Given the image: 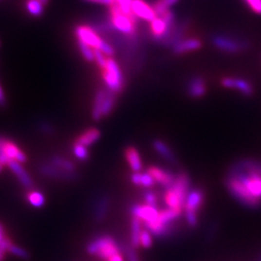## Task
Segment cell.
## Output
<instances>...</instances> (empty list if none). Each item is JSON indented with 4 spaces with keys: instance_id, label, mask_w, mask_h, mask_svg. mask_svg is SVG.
<instances>
[{
    "instance_id": "7a4b0ae2",
    "label": "cell",
    "mask_w": 261,
    "mask_h": 261,
    "mask_svg": "<svg viewBox=\"0 0 261 261\" xmlns=\"http://www.w3.org/2000/svg\"><path fill=\"white\" fill-rule=\"evenodd\" d=\"M189 193L190 178L186 173H179L176 175L174 183L166 189L164 199L168 208L183 211Z\"/></svg>"
},
{
    "instance_id": "d6986e66",
    "label": "cell",
    "mask_w": 261,
    "mask_h": 261,
    "mask_svg": "<svg viewBox=\"0 0 261 261\" xmlns=\"http://www.w3.org/2000/svg\"><path fill=\"white\" fill-rule=\"evenodd\" d=\"M188 93L192 98H201L206 93V84L202 77L195 76L188 84Z\"/></svg>"
},
{
    "instance_id": "4fadbf2b",
    "label": "cell",
    "mask_w": 261,
    "mask_h": 261,
    "mask_svg": "<svg viewBox=\"0 0 261 261\" xmlns=\"http://www.w3.org/2000/svg\"><path fill=\"white\" fill-rule=\"evenodd\" d=\"M9 169L14 173L16 178L19 180V182L27 190H32L34 187V182L29 175V173L26 171V169L22 167L20 163H18L16 161H9L7 166Z\"/></svg>"
},
{
    "instance_id": "277c9868",
    "label": "cell",
    "mask_w": 261,
    "mask_h": 261,
    "mask_svg": "<svg viewBox=\"0 0 261 261\" xmlns=\"http://www.w3.org/2000/svg\"><path fill=\"white\" fill-rule=\"evenodd\" d=\"M110 19L112 26L118 32L130 37L135 34L137 19L122 13L114 3L110 7Z\"/></svg>"
},
{
    "instance_id": "f6af8a7d",
    "label": "cell",
    "mask_w": 261,
    "mask_h": 261,
    "mask_svg": "<svg viewBox=\"0 0 261 261\" xmlns=\"http://www.w3.org/2000/svg\"><path fill=\"white\" fill-rule=\"evenodd\" d=\"M109 261H124V260H123L122 254H117V255L113 256L112 259H110Z\"/></svg>"
},
{
    "instance_id": "681fc988",
    "label": "cell",
    "mask_w": 261,
    "mask_h": 261,
    "mask_svg": "<svg viewBox=\"0 0 261 261\" xmlns=\"http://www.w3.org/2000/svg\"></svg>"
},
{
    "instance_id": "7402d4cb",
    "label": "cell",
    "mask_w": 261,
    "mask_h": 261,
    "mask_svg": "<svg viewBox=\"0 0 261 261\" xmlns=\"http://www.w3.org/2000/svg\"><path fill=\"white\" fill-rule=\"evenodd\" d=\"M106 96H107V89L98 90L96 97H95L93 109H92V117L95 121H100L103 117L102 108H103V103L105 101Z\"/></svg>"
},
{
    "instance_id": "8d00e7d4",
    "label": "cell",
    "mask_w": 261,
    "mask_h": 261,
    "mask_svg": "<svg viewBox=\"0 0 261 261\" xmlns=\"http://www.w3.org/2000/svg\"><path fill=\"white\" fill-rule=\"evenodd\" d=\"M94 57H95L94 61L101 69H104L105 66L107 65V61L109 57L105 54H103L101 51L94 50Z\"/></svg>"
},
{
    "instance_id": "60d3db41",
    "label": "cell",
    "mask_w": 261,
    "mask_h": 261,
    "mask_svg": "<svg viewBox=\"0 0 261 261\" xmlns=\"http://www.w3.org/2000/svg\"><path fill=\"white\" fill-rule=\"evenodd\" d=\"M85 2L89 3H95V4H101V5H106V6H112L113 4V0H83Z\"/></svg>"
},
{
    "instance_id": "83f0119b",
    "label": "cell",
    "mask_w": 261,
    "mask_h": 261,
    "mask_svg": "<svg viewBox=\"0 0 261 261\" xmlns=\"http://www.w3.org/2000/svg\"><path fill=\"white\" fill-rule=\"evenodd\" d=\"M109 205H110V199L108 196H104L102 199L99 200L98 205L96 207L95 210V220L98 222H102L105 217L106 214L108 212L109 209Z\"/></svg>"
},
{
    "instance_id": "484cf974",
    "label": "cell",
    "mask_w": 261,
    "mask_h": 261,
    "mask_svg": "<svg viewBox=\"0 0 261 261\" xmlns=\"http://www.w3.org/2000/svg\"><path fill=\"white\" fill-rule=\"evenodd\" d=\"M26 199L30 205H32L35 208H41L46 203V197L45 196L36 190H28V193L26 195Z\"/></svg>"
},
{
    "instance_id": "4316f807",
    "label": "cell",
    "mask_w": 261,
    "mask_h": 261,
    "mask_svg": "<svg viewBox=\"0 0 261 261\" xmlns=\"http://www.w3.org/2000/svg\"><path fill=\"white\" fill-rule=\"evenodd\" d=\"M25 8L31 16L36 18L43 16L45 11V6L39 0H26Z\"/></svg>"
},
{
    "instance_id": "1f68e13d",
    "label": "cell",
    "mask_w": 261,
    "mask_h": 261,
    "mask_svg": "<svg viewBox=\"0 0 261 261\" xmlns=\"http://www.w3.org/2000/svg\"><path fill=\"white\" fill-rule=\"evenodd\" d=\"M77 46H78V49H79V52H80L81 56H83V58L86 61H89V62L94 61V59H95V57H94V50L91 47H89V46H87V45H85V44H83V43H81L79 41H77Z\"/></svg>"
},
{
    "instance_id": "836d02e7",
    "label": "cell",
    "mask_w": 261,
    "mask_h": 261,
    "mask_svg": "<svg viewBox=\"0 0 261 261\" xmlns=\"http://www.w3.org/2000/svg\"><path fill=\"white\" fill-rule=\"evenodd\" d=\"M152 243H153V235L147 229H143L140 234L139 245L145 249H149L152 246Z\"/></svg>"
},
{
    "instance_id": "b9f144b4",
    "label": "cell",
    "mask_w": 261,
    "mask_h": 261,
    "mask_svg": "<svg viewBox=\"0 0 261 261\" xmlns=\"http://www.w3.org/2000/svg\"><path fill=\"white\" fill-rule=\"evenodd\" d=\"M39 128H40V130H42L44 133H48L49 134V133H52L53 132V127L49 123L43 122V123L40 124Z\"/></svg>"
},
{
    "instance_id": "3957f363",
    "label": "cell",
    "mask_w": 261,
    "mask_h": 261,
    "mask_svg": "<svg viewBox=\"0 0 261 261\" xmlns=\"http://www.w3.org/2000/svg\"><path fill=\"white\" fill-rule=\"evenodd\" d=\"M75 35L77 41L91 47L93 50L101 51L108 57H112L114 55L112 46L103 40L101 36L95 31V29L90 26L77 25L75 28Z\"/></svg>"
},
{
    "instance_id": "e0dca14e",
    "label": "cell",
    "mask_w": 261,
    "mask_h": 261,
    "mask_svg": "<svg viewBox=\"0 0 261 261\" xmlns=\"http://www.w3.org/2000/svg\"><path fill=\"white\" fill-rule=\"evenodd\" d=\"M114 241L115 240L110 235L98 236L87 244L86 252L91 256H97L104 248H106L108 245L112 244Z\"/></svg>"
},
{
    "instance_id": "c3c4849f",
    "label": "cell",
    "mask_w": 261,
    "mask_h": 261,
    "mask_svg": "<svg viewBox=\"0 0 261 261\" xmlns=\"http://www.w3.org/2000/svg\"><path fill=\"white\" fill-rule=\"evenodd\" d=\"M4 167H6V166H4L3 164H1L0 163V173L3 171V169H4Z\"/></svg>"
},
{
    "instance_id": "ab89813d",
    "label": "cell",
    "mask_w": 261,
    "mask_h": 261,
    "mask_svg": "<svg viewBox=\"0 0 261 261\" xmlns=\"http://www.w3.org/2000/svg\"><path fill=\"white\" fill-rule=\"evenodd\" d=\"M12 240L7 237L2 243H0V261H4V257H5V254L7 253V248H8V245L10 244Z\"/></svg>"
},
{
    "instance_id": "ffe728a7",
    "label": "cell",
    "mask_w": 261,
    "mask_h": 261,
    "mask_svg": "<svg viewBox=\"0 0 261 261\" xmlns=\"http://www.w3.org/2000/svg\"><path fill=\"white\" fill-rule=\"evenodd\" d=\"M125 158L133 172H140L142 169V162L137 149L133 146H129L125 149Z\"/></svg>"
},
{
    "instance_id": "4dcf8cb0",
    "label": "cell",
    "mask_w": 261,
    "mask_h": 261,
    "mask_svg": "<svg viewBox=\"0 0 261 261\" xmlns=\"http://www.w3.org/2000/svg\"><path fill=\"white\" fill-rule=\"evenodd\" d=\"M178 2V0H157L154 5L153 8L155 10V12L157 13V15H162L168 11H169L170 7H172L173 5H175Z\"/></svg>"
},
{
    "instance_id": "f1b7e54d",
    "label": "cell",
    "mask_w": 261,
    "mask_h": 261,
    "mask_svg": "<svg viewBox=\"0 0 261 261\" xmlns=\"http://www.w3.org/2000/svg\"><path fill=\"white\" fill-rule=\"evenodd\" d=\"M114 105H115V93L107 89V96L105 98V101L103 103V108H102L103 117L108 116L112 112Z\"/></svg>"
},
{
    "instance_id": "603a6c76",
    "label": "cell",
    "mask_w": 261,
    "mask_h": 261,
    "mask_svg": "<svg viewBox=\"0 0 261 261\" xmlns=\"http://www.w3.org/2000/svg\"><path fill=\"white\" fill-rule=\"evenodd\" d=\"M142 224H143L139 219L132 217L131 223H130V246L134 249L140 246L139 238L142 232Z\"/></svg>"
},
{
    "instance_id": "bcb514c9",
    "label": "cell",
    "mask_w": 261,
    "mask_h": 261,
    "mask_svg": "<svg viewBox=\"0 0 261 261\" xmlns=\"http://www.w3.org/2000/svg\"><path fill=\"white\" fill-rule=\"evenodd\" d=\"M6 140V138L5 137H3V136H0V150L2 149V146H3V143H4V141Z\"/></svg>"
},
{
    "instance_id": "5b68a950",
    "label": "cell",
    "mask_w": 261,
    "mask_h": 261,
    "mask_svg": "<svg viewBox=\"0 0 261 261\" xmlns=\"http://www.w3.org/2000/svg\"><path fill=\"white\" fill-rule=\"evenodd\" d=\"M174 13L168 11L162 15L157 16L150 22V30L153 38L157 41H166L170 37L172 27L174 26Z\"/></svg>"
},
{
    "instance_id": "7c38bea8",
    "label": "cell",
    "mask_w": 261,
    "mask_h": 261,
    "mask_svg": "<svg viewBox=\"0 0 261 261\" xmlns=\"http://www.w3.org/2000/svg\"><path fill=\"white\" fill-rule=\"evenodd\" d=\"M131 12L136 19L148 22H151L158 16L153 6L148 4L145 0H132Z\"/></svg>"
},
{
    "instance_id": "e575fe53",
    "label": "cell",
    "mask_w": 261,
    "mask_h": 261,
    "mask_svg": "<svg viewBox=\"0 0 261 261\" xmlns=\"http://www.w3.org/2000/svg\"><path fill=\"white\" fill-rule=\"evenodd\" d=\"M131 1L132 0H113V3L121 10L122 13L128 16H133L131 12Z\"/></svg>"
},
{
    "instance_id": "52a82bcc",
    "label": "cell",
    "mask_w": 261,
    "mask_h": 261,
    "mask_svg": "<svg viewBox=\"0 0 261 261\" xmlns=\"http://www.w3.org/2000/svg\"><path fill=\"white\" fill-rule=\"evenodd\" d=\"M204 201V194L200 189H195L190 191L187 196L184 211L187 224L191 227H196L198 223V210L202 206Z\"/></svg>"
},
{
    "instance_id": "8992f818",
    "label": "cell",
    "mask_w": 261,
    "mask_h": 261,
    "mask_svg": "<svg viewBox=\"0 0 261 261\" xmlns=\"http://www.w3.org/2000/svg\"><path fill=\"white\" fill-rule=\"evenodd\" d=\"M102 75L107 89L115 94L122 91L124 83L123 75L118 63L112 57L108 58L107 65L105 66L104 69H102Z\"/></svg>"
},
{
    "instance_id": "ac0fdd59",
    "label": "cell",
    "mask_w": 261,
    "mask_h": 261,
    "mask_svg": "<svg viewBox=\"0 0 261 261\" xmlns=\"http://www.w3.org/2000/svg\"><path fill=\"white\" fill-rule=\"evenodd\" d=\"M101 137V131L96 128H90L88 130H84L75 140V143L83 145L85 147L93 145L97 142Z\"/></svg>"
},
{
    "instance_id": "ba28073f",
    "label": "cell",
    "mask_w": 261,
    "mask_h": 261,
    "mask_svg": "<svg viewBox=\"0 0 261 261\" xmlns=\"http://www.w3.org/2000/svg\"><path fill=\"white\" fill-rule=\"evenodd\" d=\"M212 44L220 51L228 54H236L248 48L249 44L245 41L237 40L224 35H214Z\"/></svg>"
},
{
    "instance_id": "cb8c5ba5",
    "label": "cell",
    "mask_w": 261,
    "mask_h": 261,
    "mask_svg": "<svg viewBox=\"0 0 261 261\" xmlns=\"http://www.w3.org/2000/svg\"><path fill=\"white\" fill-rule=\"evenodd\" d=\"M130 180L135 186H141L146 189L151 188L155 184L154 178L148 172H133V174L130 176Z\"/></svg>"
},
{
    "instance_id": "8fae6325",
    "label": "cell",
    "mask_w": 261,
    "mask_h": 261,
    "mask_svg": "<svg viewBox=\"0 0 261 261\" xmlns=\"http://www.w3.org/2000/svg\"><path fill=\"white\" fill-rule=\"evenodd\" d=\"M222 85L228 89L237 90L238 92L247 97H250L254 94L253 84L249 80L244 78L226 76L222 79Z\"/></svg>"
},
{
    "instance_id": "7bdbcfd3",
    "label": "cell",
    "mask_w": 261,
    "mask_h": 261,
    "mask_svg": "<svg viewBox=\"0 0 261 261\" xmlns=\"http://www.w3.org/2000/svg\"><path fill=\"white\" fill-rule=\"evenodd\" d=\"M6 105V98H5V94L4 91L0 85V107H4Z\"/></svg>"
},
{
    "instance_id": "f35d334b",
    "label": "cell",
    "mask_w": 261,
    "mask_h": 261,
    "mask_svg": "<svg viewBox=\"0 0 261 261\" xmlns=\"http://www.w3.org/2000/svg\"><path fill=\"white\" fill-rule=\"evenodd\" d=\"M245 2L255 13L261 15V0H245Z\"/></svg>"
},
{
    "instance_id": "d590c367",
    "label": "cell",
    "mask_w": 261,
    "mask_h": 261,
    "mask_svg": "<svg viewBox=\"0 0 261 261\" xmlns=\"http://www.w3.org/2000/svg\"><path fill=\"white\" fill-rule=\"evenodd\" d=\"M122 253L126 254L128 261H140L139 258L135 252V249L132 248L130 245H121Z\"/></svg>"
},
{
    "instance_id": "2e32d148",
    "label": "cell",
    "mask_w": 261,
    "mask_h": 261,
    "mask_svg": "<svg viewBox=\"0 0 261 261\" xmlns=\"http://www.w3.org/2000/svg\"><path fill=\"white\" fill-rule=\"evenodd\" d=\"M202 43L199 39L196 38H190V39H184L177 42L173 47L172 51L175 55L181 56L190 52L197 51L201 48Z\"/></svg>"
},
{
    "instance_id": "44dd1931",
    "label": "cell",
    "mask_w": 261,
    "mask_h": 261,
    "mask_svg": "<svg viewBox=\"0 0 261 261\" xmlns=\"http://www.w3.org/2000/svg\"><path fill=\"white\" fill-rule=\"evenodd\" d=\"M153 147L157 151V153L162 158L167 160L168 162H169L171 164H174L176 162V159H175V156H174L172 150L164 141H162L160 139L154 140L153 141Z\"/></svg>"
},
{
    "instance_id": "ee69618b",
    "label": "cell",
    "mask_w": 261,
    "mask_h": 261,
    "mask_svg": "<svg viewBox=\"0 0 261 261\" xmlns=\"http://www.w3.org/2000/svg\"><path fill=\"white\" fill-rule=\"evenodd\" d=\"M6 238H7V236L5 233V228H4L3 224L0 223V243H2Z\"/></svg>"
},
{
    "instance_id": "74e56055",
    "label": "cell",
    "mask_w": 261,
    "mask_h": 261,
    "mask_svg": "<svg viewBox=\"0 0 261 261\" xmlns=\"http://www.w3.org/2000/svg\"><path fill=\"white\" fill-rule=\"evenodd\" d=\"M144 200H145V204H148V205L157 207L158 197H157V196L153 192H151V191L145 192L144 193Z\"/></svg>"
},
{
    "instance_id": "7dc6e473",
    "label": "cell",
    "mask_w": 261,
    "mask_h": 261,
    "mask_svg": "<svg viewBox=\"0 0 261 261\" xmlns=\"http://www.w3.org/2000/svg\"><path fill=\"white\" fill-rule=\"evenodd\" d=\"M39 1H41V3H42L44 6H47V5L50 3L51 0H39Z\"/></svg>"
},
{
    "instance_id": "d4e9b609",
    "label": "cell",
    "mask_w": 261,
    "mask_h": 261,
    "mask_svg": "<svg viewBox=\"0 0 261 261\" xmlns=\"http://www.w3.org/2000/svg\"><path fill=\"white\" fill-rule=\"evenodd\" d=\"M49 163H51L55 167L64 170L66 172L75 173V167L74 163L68 159L61 157V156H53L50 159Z\"/></svg>"
},
{
    "instance_id": "5bb4252c",
    "label": "cell",
    "mask_w": 261,
    "mask_h": 261,
    "mask_svg": "<svg viewBox=\"0 0 261 261\" xmlns=\"http://www.w3.org/2000/svg\"><path fill=\"white\" fill-rule=\"evenodd\" d=\"M147 172L154 178L155 182L159 183L166 189L169 188L174 183L176 177V175H174L172 172L157 167H150Z\"/></svg>"
},
{
    "instance_id": "30bf717a",
    "label": "cell",
    "mask_w": 261,
    "mask_h": 261,
    "mask_svg": "<svg viewBox=\"0 0 261 261\" xmlns=\"http://www.w3.org/2000/svg\"><path fill=\"white\" fill-rule=\"evenodd\" d=\"M39 172L42 176L61 181H73L75 180V173H69L64 170L55 167L51 163H43L39 167Z\"/></svg>"
},
{
    "instance_id": "9a60e30c",
    "label": "cell",
    "mask_w": 261,
    "mask_h": 261,
    "mask_svg": "<svg viewBox=\"0 0 261 261\" xmlns=\"http://www.w3.org/2000/svg\"><path fill=\"white\" fill-rule=\"evenodd\" d=\"M2 150L5 155L12 161H16L20 164H24L27 162V156L25 155V153L12 140L6 138L3 143Z\"/></svg>"
},
{
    "instance_id": "6da1fadb",
    "label": "cell",
    "mask_w": 261,
    "mask_h": 261,
    "mask_svg": "<svg viewBox=\"0 0 261 261\" xmlns=\"http://www.w3.org/2000/svg\"><path fill=\"white\" fill-rule=\"evenodd\" d=\"M226 187L241 204L255 209L261 205V162L242 160L230 169Z\"/></svg>"
},
{
    "instance_id": "d6a6232c",
    "label": "cell",
    "mask_w": 261,
    "mask_h": 261,
    "mask_svg": "<svg viewBox=\"0 0 261 261\" xmlns=\"http://www.w3.org/2000/svg\"><path fill=\"white\" fill-rule=\"evenodd\" d=\"M73 153H74L75 157L80 161H86L89 158V153L87 151V147L80 145V144H77V143H74Z\"/></svg>"
},
{
    "instance_id": "f546056e",
    "label": "cell",
    "mask_w": 261,
    "mask_h": 261,
    "mask_svg": "<svg viewBox=\"0 0 261 261\" xmlns=\"http://www.w3.org/2000/svg\"><path fill=\"white\" fill-rule=\"evenodd\" d=\"M7 253H10L13 256H15L16 258H19V259L23 260V261H28L30 259V255H29V253L26 250H24L23 248L16 245L12 241L8 245Z\"/></svg>"
},
{
    "instance_id": "9c48e42d",
    "label": "cell",
    "mask_w": 261,
    "mask_h": 261,
    "mask_svg": "<svg viewBox=\"0 0 261 261\" xmlns=\"http://www.w3.org/2000/svg\"><path fill=\"white\" fill-rule=\"evenodd\" d=\"M160 211L157 207L148 204H134L130 207L132 217L139 219L144 225L150 224L157 221Z\"/></svg>"
}]
</instances>
